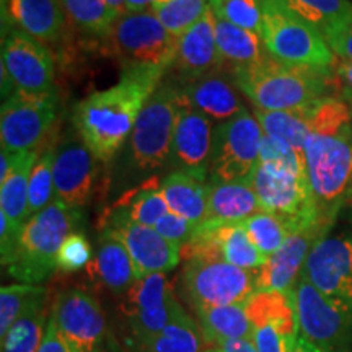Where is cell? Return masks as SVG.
<instances>
[{
	"label": "cell",
	"mask_w": 352,
	"mask_h": 352,
	"mask_svg": "<svg viewBox=\"0 0 352 352\" xmlns=\"http://www.w3.org/2000/svg\"><path fill=\"white\" fill-rule=\"evenodd\" d=\"M264 131L256 116L243 109L214 127L209 183H230L250 178L259 162Z\"/></svg>",
	"instance_id": "cell-11"
},
{
	"label": "cell",
	"mask_w": 352,
	"mask_h": 352,
	"mask_svg": "<svg viewBox=\"0 0 352 352\" xmlns=\"http://www.w3.org/2000/svg\"><path fill=\"white\" fill-rule=\"evenodd\" d=\"M162 2H166V0H148V3H151V7H152V6H157V3H162Z\"/></svg>",
	"instance_id": "cell-52"
},
{
	"label": "cell",
	"mask_w": 352,
	"mask_h": 352,
	"mask_svg": "<svg viewBox=\"0 0 352 352\" xmlns=\"http://www.w3.org/2000/svg\"><path fill=\"white\" fill-rule=\"evenodd\" d=\"M91 261V246L80 232L70 233L57 254V270L63 272H77Z\"/></svg>",
	"instance_id": "cell-43"
},
{
	"label": "cell",
	"mask_w": 352,
	"mask_h": 352,
	"mask_svg": "<svg viewBox=\"0 0 352 352\" xmlns=\"http://www.w3.org/2000/svg\"><path fill=\"white\" fill-rule=\"evenodd\" d=\"M2 25L41 43H56L65 32L67 15L60 0H2Z\"/></svg>",
	"instance_id": "cell-25"
},
{
	"label": "cell",
	"mask_w": 352,
	"mask_h": 352,
	"mask_svg": "<svg viewBox=\"0 0 352 352\" xmlns=\"http://www.w3.org/2000/svg\"><path fill=\"white\" fill-rule=\"evenodd\" d=\"M101 352H122V351H121V347L116 344V341H114L113 338H108L107 346H104L103 349H101Z\"/></svg>",
	"instance_id": "cell-51"
},
{
	"label": "cell",
	"mask_w": 352,
	"mask_h": 352,
	"mask_svg": "<svg viewBox=\"0 0 352 352\" xmlns=\"http://www.w3.org/2000/svg\"><path fill=\"white\" fill-rule=\"evenodd\" d=\"M109 212L124 215L140 226L155 227L158 220L170 212L158 176H151L140 186L126 191Z\"/></svg>",
	"instance_id": "cell-32"
},
{
	"label": "cell",
	"mask_w": 352,
	"mask_h": 352,
	"mask_svg": "<svg viewBox=\"0 0 352 352\" xmlns=\"http://www.w3.org/2000/svg\"><path fill=\"white\" fill-rule=\"evenodd\" d=\"M302 274L323 294L352 305V233L320 240Z\"/></svg>",
	"instance_id": "cell-21"
},
{
	"label": "cell",
	"mask_w": 352,
	"mask_h": 352,
	"mask_svg": "<svg viewBox=\"0 0 352 352\" xmlns=\"http://www.w3.org/2000/svg\"><path fill=\"white\" fill-rule=\"evenodd\" d=\"M103 47L122 64V70L138 67L170 69L178 50V38L171 36L151 10L122 13L114 21Z\"/></svg>",
	"instance_id": "cell-7"
},
{
	"label": "cell",
	"mask_w": 352,
	"mask_h": 352,
	"mask_svg": "<svg viewBox=\"0 0 352 352\" xmlns=\"http://www.w3.org/2000/svg\"><path fill=\"white\" fill-rule=\"evenodd\" d=\"M124 2H126V12L135 13V12L151 10V3H148V0H124Z\"/></svg>",
	"instance_id": "cell-48"
},
{
	"label": "cell",
	"mask_w": 352,
	"mask_h": 352,
	"mask_svg": "<svg viewBox=\"0 0 352 352\" xmlns=\"http://www.w3.org/2000/svg\"><path fill=\"white\" fill-rule=\"evenodd\" d=\"M153 228H155L164 239L171 241V243L176 246H179V248H183V246L192 239V235H195L197 223L191 222V220L184 219L182 215L175 212H168L158 220Z\"/></svg>",
	"instance_id": "cell-44"
},
{
	"label": "cell",
	"mask_w": 352,
	"mask_h": 352,
	"mask_svg": "<svg viewBox=\"0 0 352 352\" xmlns=\"http://www.w3.org/2000/svg\"><path fill=\"white\" fill-rule=\"evenodd\" d=\"M67 20L85 34L103 39L120 15L107 0H60Z\"/></svg>",
	"instance_id": "cell-37"
},
{
	"label": "cell",
	"mask_w": 352,
	"mask_h": 352,
	"mask_svg": "<svg viewBox=\"0 0 352 352\" xmlns=\"http://www.w3.org/2000/svg\"><path fill=\"white\" fill-rule=\"evenodd\" d=\"M209 184L208 220L222 223H241L263 210L250 178L240 179V182Z\"/></svg>",
	"instance_id": "cell-28"
},
{
	"label": "cell",
	"mask_w": 352,
	"mask_h": 352,
	"mask_svg": "<svg viewBox=\"0 0 352 352\" xmlns=\"http://www.w3.org/2000/svg\"><path fill=\"white\" fill-rule=\"evenodd\" d=\"M328 44L340 59H352V28L331 38Z\"/></svg>",
	"instance_id": "cell-47"
},
{
	"label": "cell",
	"mask_w": 352,
	"mask_h": 352,
	"mask_svg": "<svg viewBox=\"0 0 352 352\" xmlns=\"http://www.w3.org/2000/svg\"><path fill=\"white\" fill-rule=\"evenodd\" d=\"M2 69L16 90L51 94L54 87V57L38 39L10 25H2Z\"/></svg>",
	"instance_id": "cell-14"
},
{
	"label": "cell",
	"mask_w": 352,
	"mask_h": 352,
	"mask_svg": "<svg viewBox=\"0 0 352 352\" xmlns=\"http://www.w3.org/2000/svg\"><path fill=\"white\" fill-rule=\"evenodd\" d=\"M178 305L170 279L164 272H158L138 279L126 290L122 311L129 320L135 340L142 342L164 331Z\"/></svg>",
	"instance_id": "cell-17"
},
{
	"label": "cell",
	"mask_w": 352,
	"mask_h": 352,
	"mask_svg": "<svg viewBox=\"0 0 352 352\" xmlns=\"http://www.w3.org/2000/svg\"><path fill=\"white\" fill-rule=\"evenodd\" d=\"M88 272L96 283L118 294H124L138 280L124 243L107 230L101 233L98 252L88 264Z\"/></svg>",
	"instance_id": "cell-26"
},
{
	"label": "cell",
	"mask_w": 352,
	"mask_h": 352,
	"mask_svg": "<svg viewBox=\"0 0 352 352\" xmlns=\"http://www.w3.org/2000/svg\"><path fill=\"white\" fill-rule=\"evenodd\" d=\"M209 188L204 178L188 171H171L162 179L164 195L170 212L191 220L199 226L209 215Z\"/></svg>",
	"instance_id": "cell-27"
},
{
	"label": "cell",
	"mask_w": 352,
	"mask_h": 352,
	"mask_svg": "<svg viewBox=\"0 0 352 352\" xmlns=\"http://www.w3.org/2000/svg\"><path fill=\"white\" fill-rule=\"evenodd\" d=\"M176 87L192 108L214 122H226L245 109L236 91L239 87L227 70H217L195 80L178 83Z\"/></svg>",
	"instance_id": "cell-24"
},
{
	"label": "cell",
	"mask_w": 352,
	"mask_h": 352,
	"mask_svg": "<svg viewBox=\"0 0 352 352\" xmlns=\"http://www.w3.org/2000/svg\"><path fill=\"white\" fill-rule=\"evenodd\" d=\"M215 43L223 70L228 74L258 63L266 52L259 34L228 23L219 16H215Z\"/></svg>",
	"instance_id": "cell-29"
},
{
	"label": "cell",
	"mask_w": 352,
	"mask_h": 352,
	"mask_svg": "<svg viewBox=\"0 0 352 352\" xmlns=\"http://www.w3.org/2000/svg\"><path fill=\"white\" fill-rule=\"evenodd\" d=\"M206 352H220L217 347H214V349H209V351H206Z\"/></svg>",
	"instance_id": "cell-53"
},
{
	"label": "cell",
	"mask_w": 352,
	"mask_h": 352,
	"mask_svg": "<svg viewBox=\"0 0 352 352\" xmlns=\"http://www.w3.org/2000/svg\"><path fill=\"white\" fill-rule=\"evenodd\" d=\"M196 315L204 340L210 344L219 346L226 341L252 340L253 327L243 303L196 308Z\"/></svg>",
	"instance_id": "cell-31"
},
{
	"label": "cell",
	"mask_w": 352,
	"mask_h": 352,
	"mask_svg": "<svg viewBox=\"0 0 352 352\" xmlns=\"http://www.w3.org/2000/svg\"><path fill=\"white\" fill-rule=\"evenodd\" d=\"M54 152V199L80 210L94 196L98 178V157L76 129L65 134Z\"/></svg>",
	"instance_id": "cell-15"
},
{
	"label": "cell",
	"mask_w": 352,
	"mask_h": 352,
	"mask_svg": "<svg viewBox=\"0 0 352 352\" xmlns=\"http://www.w3.org/2000/svg\"><path fill=\"white\" fill-rule=\"evenodd\" d=\"M39 157L38 151L20 152L15 168L0 183V212L16 227H23L30 219L28 214V188L30 175Z\"/></svg>",
	"instance_id": "cell-33"
},
{
	"label": "cell",
	"mask_w": 352,
	"mask_h": 352,
	"mask_svg": "<svg viewBox=\"0 0 352 352\" xmlns=\"http://www.w3.org/2000/svg\"><path fill=\"white\" fill-rule=\"evenodd\" d=\"M170 69L175 72L176 80L173 83L176 85L223 70L215 43V15L212 8H209L196 25L178 38V50Z\"/></svg>",
	"instance_id": "cell-23"
},
{
	"label": "cell",
	"mask_w": 352,
	"mask_h": 352,
	"mask_svg": "<svg viewBox=\"0 0 352 352\" xmlns=\"http://www.w3.org/2000/svg\"><path fill=\"white\" fill-rule=\"evenodd\" d=\"M51 318L76 352H101L108 342L107 320L100 303L82 289L56 297Z\"/></svg>",
	"instance_id": "cell-16"
},
{
	"label": "cell",
	"mask_w": 352,
	"mask_h": 352,
	"mask_svg": "<svg viewBox=\"0 0 352 352\" xmlns=\"http://www.w3.org/2000/svg\"><path fill=\"white\" fill-rule=\"evenodd\" d=\"M310 135L303 157L320 219L333 226L352 183V108L329 96L305 108Z\"/></svg>",
	"instance_id": "cell-1"
},
{
	"label": "cell",
	"mask_w": 352,
	"mask_h": 352,
	"mask_svg": "<svg viewBox=\"0 0 352 352\" xmlns=\"http://www.w3.org/2000/svg\"><path fill=\"white\" fill-rule=\"evenodd\" d=\"M54 148H46L39 152V157L34 164L32 175H30L28 188V214L33 217L34 214L41 212L54 201Z\"/></svg>",
	"instance_id": "cell-40"
},
{
	"label": "cell",
	"mask_w": 352,
	"mask_h": 352,
	"mask_svg": "<svg viewBox=\"0 0 352 352\" xmlns=\"http://www.w3.org/2000/svg\"><path fill=\"white\" fill-rule=\"evenodd\" d=\"M329 226L303 228L289 236L277 252L256 270V290H289L298 280L314 246L328 236Z\"/></svg>",
	"instance_id": "cell-22"
},
{
	"label": "cell",
	"mask_w": 352,
	"mask_h": 352,
	"mask_svg": "<svg viewBox=\"0 0 352 352\" xmlns=\"http://www.w3.org/2000/svg\"><path fill=\"white\" fill-rule=\"evenodd\" d=\"M215 16L261 36L263 8L259 0H210Z\"/></svg>",
	"instance_id": "cell-42"
},
{
	"label": "cell",
	"mask_w": 352,
	"mask_h": 352,
	"mask_svg": "<svg viewBox=\"0 0 352 352\" xmlns=\"http://www.w3.org/2000/svg\"><path fill=\"white\" fill-rule=\"evenodd\" d=\"M39 352H76L74 347L65 341V338L60 334L59 329H57L54 320L51 316L47 320L46 333H44Z\"/></svg>",
	"instance_id": "cell-46"
},
{
	"label": "cell",
	"mask_w": 352,
	"mask_h": 352,
	"mask_svg": "<svg viewBox=\"0 0 352 352\" xmlns=\"http://www.w3.org/2000/svg\"><path fill=\"white\" fill-rule=\"evenodd\" d=\"M250 182L261 209L283 219L292 233L324 223L311 195L305 165L258 162Z\"/></svg>",
	"instance_id": "cell-6"
},
{
	"label": "cell",
	"mask_w": 352,
	"mask_h": 352,
	"mask_svg": "<svg viewBox=\"0 0 352 352\" xmlns=\"http://www.w3.org/2000/svg\"><path fill=\"white\" fill-rule=\"evenodd\" d=\"M258 352H296L300 340L296 296L289 290H256L245 303Z\"/></svg>",
	"instance_id": "cell-12"
},
{
	"label": "cell",
	"mask_w": 352,
	"mask_h": 352,
	"mask_svg": "<svg viewBox=\"0 0 352 352\" xmlns=\"http://www.w3.org/2000/svg\"><path fill=\"white\" fill-rule=\"evenodd\" d=\"M204 334L199 324L183 310H175L170 323L155 336L140 342L144 352H202Z\"/></svg>",
	"instance_id": "cell-34"
},
{
	"label": "cell",
	"mask_w": 352,
	"mask_h": 352,
	"mask_svg": "<svg viewBox=\"0 0 352 352\" xmlns=\"http://www.w3.org/2000/svg\"><path fill=\"white\" fill-rule=\"evenodd\" d=\"M151 8L171 36L182 38L209 10L210 0H166Z\"/></svg>",
	"instance_id": "cell-38"
},
{
	"label": "cell",
	"mask_w": 352,
	"mask_h": 352,
	"mask_svg": "<svg viewBox=\"0 0 352 352\" xmlns=\"http://www.w3.org/2000/svg\"><path fill=\"white\" fill-rule=\"evenodd\" d=\"M214 127V121L192 108L182 94L166 168L171 171H188V173L208 179L210 155H212Z\"/></svg>",
	"instance_id": "cell-20"
},
{
	"label": "cell",
	"mask_w": 352,
	"mask_h": 352,
	"mask_svg": "<svg viewBox=\"0 0 352 352\" xmlns=\"http://www.w3.org/2000/svg\"><path fill=\"white\" fill-rule=\"evenodd\" d=\"M329 39L352 28L351 0H277Z\"/></svg>",
	"instance_id": "cell-30"
},
{
	"label": "cell",
	"mask_w": 352,
	"mask_h": 352,
	"mask_svg": "<svg viewBox=\"0 0 352 352\" xmlns=\"http://www.w3.org/2000/svg\"><path fill=\"white\" fill-rule=\"evenodd\" d=\"M241 223H243L245 230L254 246L266 258L272 256L285 243V240L292 235V232L283 219L266 212V210L254 214L253 217L246 219Z\"/></svg>",
	"instance_id": "cell-39"
},
{
	"label": "cell",
	"mask_w": 352,
	"mask_h": 352,
	"mask_svg": "<svg viewBox=\"0 0 352 352\" xmlns=\"http://www.w3.org/2000/svg\"><path fill=\"white\" fill-rule=\"evenodd\" d=\"M294 296L300 336L324 352H346L352 341V305L323 294L303 274Z\"/></svg>",
	"instance_id": "cell-9"
},
{
	"label": "cell",
	"mask_w": 352,
	"mask_h": 352,
	"mask_svg": "<svg viewBox=\"0 0 352 352\" xmlns=\"http://www.w3.org/2000/svg\"><path fill=\"white\" fill-rule=\"evenodd\" d=\"M192 256L223 259L241 270L256 271L266 256L254 246L243 223H222L206 220L197 226L192 239L182 248V258Z\"/></svg>",
	"instance_id": "cell-18"
},
{
	"label": "cell",
	"mask_w": 352,
	"mask_h": 352,
	"mask_svg": "<svg viewBox=\"0 0 352 352\" xmlns=\"http://www.w3.org/2000/svg\"><path fill=\"white\" fill-rule=\"evenodd\" d=\"M166 69L122 70L121 80L78 103L72 126L100 162H111L127 142L144 104L162 83Z\"/></svg>",
	"instance_id": "cell-2"
},
{
	"label": "cell",
	"mask_w": 352,
	"mask_h": 352,
	"mask_svg": "<svg viewBox=\"0 0 352 352\" xmlns=\"http://www.w3.org/2000/svg\"><path fill=\"white\" fill-rule=\"evenodd\" d=\"M43 296H46V289L39 285H3L0 290V336H6L12 324L25 314L26 308Z\"/></svg>",
	"instance_id": "cell-41"
},
{
	"label": "cell",
	"mask_w": 352,
	"mask_h": 352,
	"mask_svg": "<svg viewBox=\"0 0 352 352\" xmlns=\"http://www.w3.org/2000/svg\"><path fill=\"white\" fill-rule=\"evenodd\" d=\"M183 287L196 308L245 303L256 292V271L241 270L223 259H184Z\"/></svg>",
	"instance_id": "cell-10"
},
{
	"label": "cell",
	"mask_w": 352,
	"mask_h": 352,
	"mask_svg": "<svg viewBox=\"0 0 352 352\" xmlns=\"http://www.w3.org/2000/svg\"><path fill=\"white\" fill-rule=\"evenodd\" d=\"M347 103H349V104H351V108H352V100H349V101H347Z\"/></svg>",
	"instance_id": "cell-55"
},
{
	"label": "cell",
	"mask_w": 352,
	"mask_h": 352,
	"mask_svg": "<svg viewBox=\"0 0 352 352\" xmlns=\"http://www.w3.org/2000/svg\"><path fill=\"white\" fill-rule=\"evenodd\" d=\"M305 108L296 109V111H261V109H256L254 116L261 124L264 134L284 140L303 155V148H305L307 139L310 135V124H308Z\"/></svg>",
	"instance_id": "cell-36"
},
{
	"label": "cell",
	"mask_w": 352,
	"mask_h": 352,
	"mask_svg": "<svg viewBox=\"0 0 352 352\" xmlns=\"http://www.w3.org/2000/svg\"><path fill=\"white\" fill-rule=\"evenodd\" d=\"M57 91L25 94L16 90L2 103L0 111V139L2 148L12 152L38 151L44 135L57 118Z\"/></svg>",
	"instance_id": "cell-13"
},
{
	"label": "cell",
	"mask_w": 352,
	"mask_h": 352,
	"mask_svg": "<svg viewBox=\"0 0 352 352\" xmlns=\"http://www.w3.org/2000/svg\"><path fill=\"white\" fill-rule=\"evenodd\" d=\"M259 2L263 8L261 41L264 50L284 63L331 67L336 54L314 25L277 0Z\"/></svg>",
	"instance_id": "cell-8"
},
{
	"label": "cell",
	"mask_w": 352,
	"mask_h": 352,
	"mask_svg": "<svg viewBox=\"0 0 352 352\" xmlns=\"http://www.w3.org/2000/svg\"><path fill=\"white\" fill-rule=\"evenodd\" d=\"M347 197H352V183H351V188H349V195H347Z\"/></svg>",
	"instance_id": "cell-54"
},
{
	"label": "cell",
	"mask_w": 352,
	"mask_h": 352,
	"mask_svg": "<svg viewBox=\"0 0 352 352\" xmlns=\"http://www.w3.org/2000/svg\"><path fill=\"white\" fill-rule=\"evenodd\" d=\"M107 3L109 6L111 10H114L118 13V15H122V13H127L126 12V2L124 0H107Z\"/></svg>",
	"instance_id": "cell-50"
},
{
	"label": "cell",
	"mask_w": 352,
	"mask_h": 352,
	"mask_svg": "<svg viewBox=\"0 0 352 352\" xmlns=\"http://www.w3.org/2000/svg\"><path fill=\"white\" fill-rule=\"evenodd\" d=\"M230 76L239 90L261 111H296L338 96L333 65L290 64L267 51L258 63L233 70Z\"/></svg>",
	"instance_id": "cell-3"
},
{
	"label": "cell",
	"mask_w": 352,
	"mask_h": 352,
	"mask_svg": "<svg viewBox=\"0 0 352 352\" xmlns=\"http://www.w3.org/2000/svg\"><path fill=\"white\" fill-rule=\"evenodd\" d=\"M296 352H324V351L320 349L318 346H315L314 342H310L308 340H305V338H303V336H300Z\"/></svg>",
	"instance_id": "cell-49"
},
{
	"label": "cell",
	"mask_w": 352,
	"mask_h": 352,
	"mask_svg": "<svg viewBox=\"0 0 352 352\" xmlns=\"http://www.w3.org/2000/svg\"><path fill=\"white\" fill-rule=\"evenodd\" d=\"M46 296L39 297L20 316L2 338V352H39L46 333Z\"/></svg>",
	"instance_id": "cell-35"
},
{
	"label": "cell",
	"mask_w": 352,
	"mask_h": 352,
	"mask_svg": "<svg viewBox=\"0 0 352 352\" xmlns=\"http://www.w3.org/2000/svg\"><path fill=\"white\" fill-rule=\"evenodd\" d=\"M179 100V88L168 82L160 83L144 104L122 157L127 175H148L168 166Z\"/></svg>",
	"instance_id": "cell-5"
},
{
	"label": "cell",
	"mask_w": 352,
	"mask_h": 352,
	"mask_svg": "<svg viewBox=\"0 0 352 352\" xmlns=\"http://www.w3.org/2000/svg\"><path fill=\"white\" fill-rule=\"evenodd\" d=\"M103 230L116 235L124 243L138 279L158 272L165 274L175 270L182 259L179 246L164 239L153 227L140 226L121 214L109 212Z\"/></svg>",
	"instance_id": "cell-19"
},
{
	"label": "cell",
	"mask_w": 352,
	"mask_h": 352,
	"mask_svg": "<svg viewBox=\"0 0 352 352\" xmlns=\"http://www.w3.org/2000/svg\"><path fill=\"white\" fill-rule=\"evenodd\" d=\"M80 223V210L54 199L23 223L13 248L2 256V266L21 284L43 283L57 270L60 246Z\"/></svg>",
	"instance_id": "cell-4"
},
{
	"label": "cell",
	"mask_w": 352,
	"mask_h": 352,
	"mask_svg": "<svg viewBox=\"0 0 352 352\" xmlns=\"http://www.w3.org/2000/svg\"><path fill=\"white\" fill-rule=\"evenodd\" d=\"M333 72L336 77L338 95L346 101L352 100V59L334 60Z\"/></svg>",
	"instance_id": "cell-45"
}]
</instances>
